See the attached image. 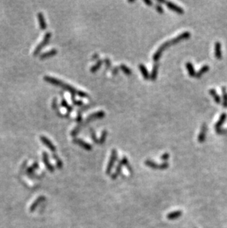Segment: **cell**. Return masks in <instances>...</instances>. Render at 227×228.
Returning a JSON list of instances; mask_svg holds the SVG:
<instances>
[{"mask_svg":"<svg viewBox=\"0 0 227 228\" xmlns=\"http://www.w3.org/2000/svg\"><path fill=\"white\" fill-rule=\"evenodd\" d=\"M144 2L147 4L148 5H149V6H151L153 2L151 1H150V0H144Z\"/></svg>","mask_w":227,"mask_h":228,"instance_id":"f35d334b","label":"cell"},{"mask_svg":"<svg viewBox=\"0 0 227 228\" xmlns=\"http://www.w3.org/2000/svg\"><path fill=\"white\" fill-rule=\"evenodd\" d=\"M182 214L183 213H182L181 210H175L173 211V212L169 213L167 215V218L169 220H176L179 217H181L182 216Z\"/></svg>","mask_w":227,"mask_h":228,"instance_id":"5bb4252c","label":"cell"},{"mask_svg":"<svg viewBox=\"0 0 227 228\" xmlns=\"http://www.w3.org/2000/svg\"><path fill=\"white\" fill-rule=\"evenodd\" d=\"M61 106H63V107H64L65 109H66L69 114H70L72 110H73V107L70 106V104L66 102V100H65V99H62V101H61Z\"/></svg>","mask_w":227,"mask_h":228,"instance_id":"d4e9b609","label":"cell"},{"mask_svg":"<svg viewBox=\"0 0 227 228\" xmlns=\"http://www.w3.org/2000/svg\"><path fill=\"white\" fill-rule=\"evenodd\" d=\"M126 167H127V169H128V171H129V172H130V173H131V172H132V168H131V166H130V165H129V163H128V165H126Z\"/></svg>","mask_w":227,"mask_h":228,"instance_id":"ab89813d","label":"cell"},{"mask_svg":"<svg viewBox=\"0 0 227 228\" xmlns=\"http://www.w3.org/2000/svg\"><path fill=\"white\" fill-rule=\"evenodd\" d=\"M42 158H43V162H44V165H45L46 168L49 170V171L53 173L55 171V168L52 165V164L50 163V160H49V157H48L47 153L46 151H44L42 154Z\"/></svg>","mask_w":227,"mask_h":228,"instance_id":"30bf717a","label":"cell"},{"mask_svg":"<svg viewBox=\"0 0 227 228\" xmlns=\"http://www.w3.org/2000/svg\"><path fill=\"white\" fill-rule=\"evenodd\" d=\"M222 92H223V106L225 109L227 108V90L225 87H222Z\"/></svg>","mask_w":227,"mask_h":228,"instance_id":"cb8c5ba5","label":"cell"},{"mask_svg":"<svg viewBox=\"0 0 227 228\" xmlns=\"http://www.w3.org/2000/svg\"><path fill=\"white\" fill-rule=\"evenodd\" d=\"M102 63H103V61H101V60H98L95 64H94L93 67H91V69H90L91 72H97V71L99 70L100 67L102 66Z\"/></svg>","mask_w":227,"mask_h":228,"instance_id":"484cf974","label":"cell"},{"mask_svg":"<svg viewBox=\"0 0 227 228\" xmlns=\"http://www.w3.org/2000/svg\"><path fill=\"white\" fill-rule=\"evenodd\" d=\"M186 67H187V70L188 71L189 75L191 76V77H195L196 72H195V70L193 63L191 62H187L186 63Z\"/></svg>","mask_w":227,"mask_h":228,"instance_id":"603a6c76","label":"cell"},{"mask_svg":"<svg viewBox=\"0 0 227 228\" xmlns=\"http://www.w3.org/2000/svg\"><path fill=\"white\" fill-rule=\"evenodd\" d=\"M98 59V54H94V55L92 56V60H96Z\"/></svg>","mask_w":227,"mask_h":228,"instance_id":"60d3db41","label":"cell"},{"mask_svg":"<svg viewBox=\"0 0 227 228\" xmlns=\"http://www.w3.org/2000/svg\"><path fill=\"white\" fill-rule=\"evenodd\" d=\"M206 131H207V126H206V123H203L201 126V132L198 134V140L199 143H204V140H205Z\"/></svg>","mask_w":227,"mask_h":228,"instance_id":"7c38bea8","label":"cell"},{"mask_svg":"<svg viewBox=\"0 0 227 228\" xmlns=\"http://www.w3.org/2000/svg\"><path fill=\"white\" fill-rule=\"evenodd\" d=\"M158 2H159V3H165V2H166L163 1V0H159V1H158Z\"/></svg>","mask_w":227,"mask_h":228,"instance_id":"b9f144b4","label":"cell"},{"mask_svg":"<svg viewBox=\"0 0 227 228\" xmlns=\"http://www.w3.org/2000/svg\"><path fill=\"white\" fill-rule=\"evenodd\" d=\"M53 158L55 160V161H56V165H57L58 169H62L63 162H62V161H61V159L58 157V155H56L55 154H53Z\"/></svg>","mask_w":227,"mask_h":228,"instance_id":"f1b7e54d","label":"cell"},{"mask_svg":"<svg viewBox=\"0 0 227 228\" xmlns=\"http://www.w3.org/2000/svg\"><path fill=\"white\" fill-rule=\"evenodd\" d=\"M159 63L158 62H156L154 63L153 67L152 72L150 75V79H151L152 81H156V78H157L158 75V70H159Z\"/></svg>","mask_w":227,"mask_h":228,"instance_id":"2e32d148","label":"cell"},{"mask_svg":"<svg viewBox=\"0 0 227 228\" xmlns=\"http://www.w3.org/2000/svg\"><path fill=\"white\" fill-rule=\"evenodd\" d=\"M190 35H191V34H190V33H189V32H188V31L184 32V33H182L180 35H178L176 37H175L174 39H171V40H170L171 45H172V44L173 45V44H177V43L180 42L182 40H185V39H189V37H190Z\"/></svg>","mask_w":227,"mask_h":228,"instance_id":"52a82bcc","label":"cell"},{"mask_svg":"<svg viewBox=\"0 0 227 228\" xmlns=\"http://www.w3.org/2000/svg\"><path fill=\"white\" fill-rule=\"evenodd\" d=\"M118 71H119V67H114V68L112 69V72H112L113 75H117V72H118Z\"/></svg>","mask_w":227,"mask_h":228,"instance_id":"74e56055","label":"cell"},{"mask_svg":"<svg viewBox=\"0 0 227 228\" xmlns=\"http://www.w3.org/2000/svg\"><path fill=\"white\" fill-rule=\"evenodd\" d=\"M128 164V158L126 157H123L122 158V160L118 162V165H117V169L116 170H115L114 173L111 175V179H114V180L116 179L117 177H118V176L120 174L121 171H122V166H124V165L126 166Z\"/></svg>","mask_w":227,"mask_h":228,"instance_id":"5b68a950","label":"cell"},{"mask_svg":"<svg viewBox=\"0 0 227 228\" xmlns=\"http://www.w3.org/2000/svg\"><path fill=\"white\" fill-rule=\"evenodd\" d=\"M145 164L146 166L150 168V169H156V170H158V169L165 170V169H167V168L169 167V163L167 162H164L163 163H161V164H157V163H156V162H153L152 160H147L145 161Z\"/></svg>","mask_w":227,"mask_h":228,"instance_id":"277c9868","label":"cell"},{"mask_svg":"<svg viewBox=\"0 0 227 228\" xmlns=\"http://www.w3.org/2000/svg\"><path fill=\"white\" fill-rule=\"evenodd\" d=\"M105 115H106V114L103 111H100V112H94V113L92 114V115H89L88 117H86V119L84 123H81V124H80V125H78V126H76L75 128L72 131L71 135L72 136V137H75V136H76V134H77L78 132H80L81 127H83V126H84V125H86L87 123L92 122V121H93V120H97V119L103 118L104 116H105Z\"/></svg>","mask_w":227,"mask_h":228,"instance_id":"7a4b0ae2","label":"cell"},{"mask_svg":"<svg viewBox=\"0 0 227 228\" xmlns=\"http://www.w3.org/2000/svg\"><path fill=\"white\" fill-rule=\"evenodd\" d=\"M128 2H129V3H133V2H134V1H128Z\"/></svg>","mask_w":227,"mask_h":228,"instance_id":"7bdbcfd3","label":"cell"},{"mask_svg":"<svg viewBox=\"0 0 227 228\" xmlns=\"http://www.w3.org/2000/svg\"><path fill=\"white\" fill-rule=\"evenodd\" d=\"M169 158H170V154H168V153H165L163 155H161V160H163V161L165 162H167V160H169Z\"/></svg>","mask_w":227,"mask_h":228,"instance_id":"d6a6232c","label":"cell"},{"mask_svg":"<svg viewBox=\"0 0 227 228\" xmlns=\"http://www.w3.org/2000/svg\"><path fill=\"white\" fill-rule=\"evenodd\" d=\"M139 70H140L141 73H142V75L143 78H144L145 80H149L150 75L145 66L144 64H142V63H140V64L139 65Z\"/></svg>","mask_w":227,"mask_h":228,"instance_id":"d6986e66","label":"cell"},{"mask_svg":"<svg viewBox=\"0 0 227 228\" xmlns=\"http://www.w3.org/2000/svg\"><path fill=\"white\" fill-rule=\"evenodd\" d=\"M38 168V162H34V163L33 164V165L31 166V167H30L27 169V173H29V174H30V173H32L33 171H35V170L37 169Z\"/></svg>","mask_w":227,"mask_h":228,"instance_id":"f546056e","label":"cell"},{"mask_svg":"<svg viewBox=\"0 0 227 228\" xmlns=\"http://www.w3.org/2000/svg\"><path fill=\"white\" fill-rule=\"evenodd\" d=\"M44 80L46 81V82H49V83H52V84L55 85V86H58V87H62L63 89H65V90L70 92L71 93V95H78V93H79L80 90H78L76 89L75 87H72V86L67 84V83H64V81H61V80L57 79V78L51 77V76H48V75H45L44 77Z\"/></svg>","mask_w":227,"mask_h":228,"instance_id":"6da1fadb","label":"cell"},{"mask_svg":"<svg viewBox=\"0 0 227 228\" xmlns=\"http://www.w3.org/2000/svg\"><path fill=\"white\" fill-rule=\"evenodd\" d=\"M40 140L42 142V143H44L50 151H52L53 152H55L56 151V147H55V145H53V143L47 137H46L45 136L42 135L40 137Z\"/></svg>","mask_w":227,"mask_h":228,"instance_id":"9c48e42d","label":"cell"},{"mask_svg":"<svg viewBox=\"0 0 227 228\" xmlns=\"http://www.w3.org/2000/svg\"><path fill=\"white\" fill-rule=\"evenodd\" d=\"M90 133H91V137H92V140L94 141V143H99V140L97 137L95 132L93 130V128H90Z\"/></svg>","mask_w":227,"mask_h":228,"instance_id":"4dcf8cb0","label":"cell"},{"mask_svg":"<svg viewBox=\"0 0 227 228\" xmlns=\"http://www.w3.org/2000/svg\"><path fill=\"white\" fill-rule=\"evenodd\" d=\"M226 117H227V114L226 113H222V114H221V115L220 116V118H219L218 120H217V122L216 123V124H215V129L218 130V129H220V128H221V126H222V125L224 124V123L225 122V121H226Z\"/></svg>","mask_w":227,"mask_h":228,"instance_id":"e0dca14e","label":"cell"},{"mask_svg":"<svg viewBox=\"0 0 227 228\" xmlns=\"http://www.w3.org/2000/svg\"><path fill=\"white\" fill-rule=\"evenodd\" d=\"M44 199H45V197H44V196H40V197H38L36 200H35L34 202L30 205V212H33Z\"/></svg>","mask_w":227,"mask_h":228,"instance_id":"4fadbf2b","label":"cell"},{"mask_svg":"<svg viewBox=\"0 0 227 228\" xmlns=\"http://www.w3.org/2000/svg\"><path fill=\"white\" fill-rule=\"evenodd\" d=\"M209 94L211 95V96L214 98V100H215L216 104H221V97L219 96V95L217 94V92L215 89H209Z\"/></svg>","mask_w":227,"mask_h":228,"instance_id":"7402d4cb","label":"cell"},{"mask_svg":"<svg viewBox=\"0 0 227 228\" xmlns=\"http://www.w3.org/2000/svg\"><path fill=\"white\" fill-rule=\"evenodd\" d=\"M117 160V151L116 149H113V150L111 151L110 160H109V163H108L106 167V173L107 175L111 174Z\"/></svg>","mask_w":227,"mask_h":228,"instance_id":"3957f363","label":"cell"},{"mask_svg":"<svg viewBox=\"0 0 227 228\" xmlns=\"http://www.w3.org/2000/svg\"><path fill=\"white\" fill-rule=\"evenodd\" d=\"M108 136V132L106 130H103L101 133V136H100V139H99V144H103L105 143L106 140V137Z\"/></svg>","mask_w":227,"mask_h":228,"instance_id":"83f0119b","label":"cell"},{"mask_svg":"<svg viewBox=\"0 0 227 228\" xmlns=\"http://www.w3.org/2000/svg\"><path fill=\"white\" fill-rule=\"evenodd\" d=\"M104 62H105L106 63V68L109 69L111 67V61L109 60V59H105V60H104Z\"/></svg>","mask_w":227,"mask_h":228,"instance_id":"e575fe53","label":"cell"},{"mask_svg":"<svg viewBox=\"0 0 227 228\" xmlns=\"http://www.w3.org/2000/svg\"><path fill=\"white\" fill-rule=\"evenodd\" d=\"M71 99H72V102L73 103V104H75V105H77V106H78L83 105V101H81V100H75V95H72V96H71Z\"/></svg>","mask_w":227,"mask_h":228,"instance_id":"1f68e13d","label":"cell"},{"mask_svg":"<svg viewBox=\"0 0 227 228\" xmlns=\"http://www.w3.org/2000/svg\"><path fill=\"white\" fill-rule=\"evenodd\" d=\"M209 70V67L208 66V65H204V66H203L201 68L200 70L196 72L195 77L197 78H200L203 75L205 74L206 72H207Z\"/></svg>","mask_w":227,"mask_h":228,"instance_id":"44dd1931","label":"cell"},{"mask_svg":"<svg viewBox=\"0 0 227 228\" xmlns=\"http://www.w3.org/2000/svg\"><path fill=\"white\" fill-rule=\"evenodd\" d=\"M76 120H77L78 122H81L82 115H81V111H78L77 117H76Z\"/></svg>","mask_w":227,"mask_h":228,"instance_id":"d590c367","label":"cell"},{"mask_svg":"<svg viewBox=\"0 0 227 228\" xmlns=\"http://www.w3.org/2000/svg\"><path fill=\"white\" fill-rule=\"evenodd\" d=\"M215 55L217 59L220 60L222 58V50L220 42H216L215 44Z\"/></svg>","mask_w":227,"mask_h":228,"instance_id":"9a60e30c","label":"cell"},{"mask_svg":"<svg viewBox=\"0 0 227 228\" xmlns=\"http://www.w3.org/2000/svg\"><path fill=\"white\" fill-rule=\"evenodd\" d=\"M72 142H73L75 144H77V145H80V146L83 148V149H84L85 150H86V151H91L92 149V145H90V144L86 143V142L83 141V140H81V139L75 138V139L72 140Z\"/></svg>","mask_w":227,"mask_h":228,"instance_id":"ba28073f","label":"cell"},{"mask_svg":"<svg viewBox=\"0 0 227 228\" xmlns=\"http://www.w3.org/2000/svg\"><path fill=\"white\" fill-rule=\"evenodd\" d=\"M120 70H122L125 74L127 75H130L132 74V71L130 70V69L128 68V67L126 66V65L121 64L120 66Z\"/></svg>","mask_w":227,"mask_h":228,"instance_id":"4316f807","label":"cell"},{"mask_svg":"<svg viewBox=\"0 0 227 228\" xmlns=\"http://www.w3.org/2000/svg\"><path fill=\"white\" fill-rule=\"evenodd\" d=\"M57 53H58L57 50H55V49L50 50H49V51H46V52H45V53L41 54L40 59H46V58L52 57V56H53V55H56Z\"/></svg>","mask_w":227,"mask_h":228,"instance_id":"ffe728a7","label":"cell"},{"mask_svg":"<svg viewBox=\"0 0 227 228\" xmlns=\"http://www.w3.org/2000/svg\"><path fill=\"white\" fill-rule=\"evenodd\" d=\"M156 9L157 10V12L159 13V14H163L164 13V9L161 5H159V4L156 5Z\"/></svg>","mask_w":227,"mask_h":228,"instance_id":"836d02e7","label":"cell"},{"mask_svg":"<svg viewBox=\"0 0 227 228\" xmlns=\"http://www.w3.org/2000/svg\"><path fill=\"white\" fill-rule=\"evenodd\" d=\"M37 16H38V19L40 28L42 30H45L46 28V23L45 21V18H44V14H43L42 13L39 12Z\"/></svg>","mask_w":227,"mask_h":228,"instance_id":"ac0fdd59","label":"cell"},{"mask_svg":"<svg viewBox=\"0 0 227 228\" xmlns=\"http://www.w3.org/2000/svg\"><path fill=\"white\" fill-rule=\"evenodd\" d=\"M52 106H53V109H56L58 110V107H57V99L54 98L53 100V104H52Z\"/></svg>","mask_w":227,"mask_h":228,"instance_id":"8d00e7d4","label":"cell"},{"mask_svg":"<svg viewBox=\"0 0 227 228\" xmlns=\"http://www.w3.org/2000/svg\"><path fill=\"white\" fill-rule=\"evenodd\" d=\"M165 4H166L167 7H168L169 9L175 11V12L177 13V14H184V13H185V11H184V10L181 8V7L178 6L177 5L171 2H166Z\"/></svg>","mask_w":227,"mask_h":228,"instance_id":"8fae6325","label":"cell"},{"mask_svg":"<svg viewBox=\"0 0 227 228\" xmlns=\"http://www.w3.org/2000/svg\"><path fill=\"white\" fill-rule=\"evenodd\" d=\"M50 37H51V33H50V32L46 33L40 44H38V45L36 46V49L34 50V52H33V55H37L39 53H40V51L42 50V48L44 47L45 46L48 42H49Z\"/></svg>","mask_w":227,"mask_h":228,"instance_id":"8992f818","label":"cell"}]
</instances>
